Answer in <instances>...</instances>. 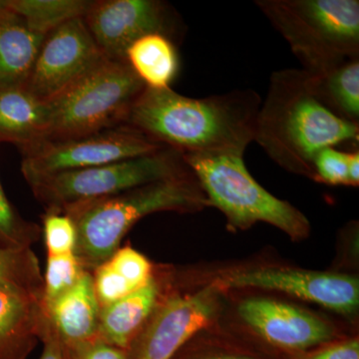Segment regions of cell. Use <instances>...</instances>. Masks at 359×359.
Listing matches in <instances>:
<instances>
[{"label":"cell","mask_w":359,"mask_h":359,"mask_svg":"<svg viewBox=\"0 0 359 359\" xmlns=\"http://www.w3.org/2000/svg\"><path fill=\"white\" fill-rule=\"evenodd\" d=\"M262 98L252 89L192 98L146 87L124 125L183 155H245L254 142Z\"/></svg>","instance_id":"6da1fadb"},{"label":"cell","mask_w":359,"mask_h":359,"mask_svg":"<svg viewBox=\"0 0 359 359\" xmlns=\"http://www.w3.org/2000/svg\"><path fill=\"white\" fill-rule=\"evenodd\" d=\"M254 141L276 164L313 178V161L321 149L358 145L359 124L340 119L318 100L311 75L276 71L257 113Z\"/></svg>","instance_id":"7a4b0ae2"},{"label":"cell","mask_w":359,"mask_h":359,"mask_svg":"<svg viewBox=\"0 0 359 359\" xmlns=\"http://www.w3.org/2000/svg\"><path fill=\"white\" fill-rule=\"evenodd\" d=\"M208 205L192 173L163 180L110 196L69 205L63 212L74 222V255L85 271H93L121 247L140 219L160 212H194Z\"/></svg>","instance_id":"3957f363"},{"label":"cell","mask_w":359,"mask_h":359,"mask_svg":"<svg viewBox=\"0 0 359 359\" xmlns=\"http://www.w3.org/2000/svg\"><path fill=\"white\" fill-rule=\"evenodd\" d=\"M302 69L318 76L359 58L358 0H257Z\"/></svg>","instance_id":"277c9868"},{"label":"cell","mask_w":359,"mask_h":359,"mask_svg":"<svg viewBox=\"0 0 359 359\" xmlns=\"http://www.w3.org/2000/svg\"><path fill=\"white\" fill-rule=\"evenodd\" d=\"M197 180L208 205L223 212L229 226L245 230L264 222L280 229L292 240L309 236L308 218L289 202L271 195L245 166L244 155H183Z\"/></svg>","instance_id":"5b68a950"},{"label":"cell","mask_w":359,"mask_h":359,"mask_svg":"<svg viewBox=\"0 0 359 359\" xmlns=\"http://www.w3.org/2000/svg\"><path fill=\"white\" fill-rule=\"evenodd\" d=\"M145 84L126 61L110 60L47 105L44 140H65L124 125Z\"/></svg>","instance_id":"8992f818"},{"label":"cell","mask_w":359,"mask_h":359,"mask_svg":"<svg viewBox=\"0 0 359 359\" xmlns=\"http://www.w3.org/2000/svg\"><path fill=\"white\" fill-rule=\"evenodd\" d=\"M190 173L183 154L166 147L102 166L23 177L45 211L61 212L78 203L102 199Z\"/></svg>","instance_id":"52a82bcc"},{"label":"cell","mask_w":359,"mask_h":359,"mask_svg":"<svg viewBox=\"0 0 359 359\" xmlns=\"http://www.w3.org/2000/svg\"><path fill=\"white\" fill-rule=\"evenodd\" d=\"M166 148L126 125L98 133L43 140L21 150V172L49 174L87 169L141 157Z\"/></svg>","instance_id":"ba28073f"},{"label":"cell","mask_w":359,"mask_h":359,"mask_svg":"<svg viewBox=\"0 0 359 359\" xmlns=\"http://www.w3.org/2000/svg\"><path fill=\"white\" fill-rule=\"evenodd\" d=\"M83 20L110 60L125 61L130 45L145 35L160 33L176 41L186 30L178 13L160 0H95Z\"/></svg>","instance_id":"9c48e42d"},{"label":"cell","mask_w":359,"mask_h":359,"mask_svg":"<svg viewBox=\"0 0 359 359\" xmlns=\"http://www.w3.org/2000/svg\"><path fill=\"white\" fill-rule=\"evenodd\" d=\"M83 18L68 21L45 36L25 88L48 104L107 60Z\"/></svg>","instance_id":"30bf717a"},{"label":"cell","mask_w":359,"mask_h":359,"mask_svg":"<svg viewBox=\"0 0 359 359\" xmlns=\"http://www.w3.org/2000/svg\"><path fill=\"white\" fill-rule=\"evenodd\" d=\"M219 290L212 283L194 294L165 297L129 347V359H173L194 335L211 323Z\"/></svg>","instance_id":"8fae6325"},{"label":"cell","mask_w":359,"mask_h":359,"mask_svg":"<svg viewBox=\"0 0 359 359\" xmlns=\"http://www.w3.org/2000/svg\"><path fill=\"white\" fill-rule=\"evenodd\" d=\"M219 289L276 290L314 302L339 313H353L359 304L358 278L287 268H257L233 271L214 282Z\"/></svg>","instance_id":"7c38bea8"},{"label":"cell","mask_w":359,"mask_h":359,"mask_svg":"<svg viewBox=\"0 0 359 359\" xmlns=\"http://www.w3.org/2000/svg\"><path fill=\"white\" fill-rule=\"evenodd\" d=\"M241 318L266 344L287 353H306L334 339V327L314 314L269 299H250L238 306Z\"/></svg>","instance_id":"4fadbf2b"},{"label":"cell","mask_w":359,"mask_h":359,"mask_svg":"<svg viewBox=\"0 0 359 359\" xmlns=\"http://www.w3.org/2000/svg\"><path fill=\"white\" fill-rule=\"evenodd\" d=\"M43 308L49 323L66 346L97 337L101 308L91 271H84L72 287Z\"/></svg>","instance_id":"5bb4252c"},{"label":"cell","mask_w":359,"mask_h":359,"mask_svg":"<svg viewBox=\"0 0 359 359\" xmlns=\"http://www.w3.org/2000/svg\"><path fill=\"white\" fill-rule=\"evenodd\" d=\"M163 301L162 283L153 275L143 287L101 309L97 337L128 351Z\"/></svg>","instance_id":"9a60e30c"},{"label":"cell","mask_w":359,"mask_h":359,"mask_svg":"<svg viewBox=\"0 0 359 359\" xmlns=\"http://www.w3.org/2000/svg\"><path fill=\"white\" fill-rule=\"evenodd\" d=\"M43 304L0 290V359H26L41 339Z\"/></svg>","instance_id":"2e32d148"},{"label":"cell","mask_w":359,"mask_h":359,"mask_svg":"<svg viewBox=\"0 0 359 359\" xmlns=\"http://www.w3.org/2000/svg\"><path fill=\"white\" fill-rule=\"evenodd\" d=\"M46 35L6 6L0 8V91L25 86Z\"/></svg>","instance_id":"e0dca14e"},{"label":"cell","mask_w":359,"mask_h":359,"mask_svg":"<svg viewBox=\"0 0 359 359\" xmlns=\"http://www.w3.org/2000/svg\"><path fill=\"white\" fill-rule=\"evenodd\" d=\"M47 129V105L25 87L0 91V143L20 150L43 141Z\"/></svg>","instance_id":"ac0fdd59"},{"label":"cell","mask_w":359,"mask_h":359,"mask_svg":"<svg viewBox=\"0 0 359 359\" xmlns=\"http://www.w3.org/2000/svg\"><path fill=\"white\" fill-rule=\"evenodd\" d=\"M125 61L147 88H170L180 70L176 43L160 33L145 35L130 45Z\"/></svg>","instance_id":"d6986e66"},{"label":"cell","mask_w":359,"mask_h":359,"mask_svg":"<svg viewBox=\"0 0 359 359\" xmlns=\"http://www.w3.org/2000/svg\"><path fill=\"white\" fill-rule=\"evenodd\" d=\"M311 80L314 94L327 110L340 119L359 124V58L318 76L311 75Z\"/></svg>","instance_id":"ffe728a7"},{"label":"cell","mask_w":359,"mask_h":359,"mask_svg":"<svg viewBox=\"0 0 359 359\" xmlns=\"http://www.w3.org/2000/svg\"><path fill=\"white\" fill-rule=\"evenodd\" d=\"M0 290L43 304V275L32 248H0Z\"/></svg>","instance_id":"44dd1931"},{"label":"cell","mask_w":359,"mask_h":359,"mask_svg":"<svg viewBox=\"0 0 359 359\" xmlns=\"http://www.w3.org/2000/svg\"><path fill=\"white\" fill-rule=\"evenodd\" d=\"M89 0H6L9 11L18 14L32 30L47 35L68 21L83 18Z\"/></svg>","instance_id":"7402d4cb"},{"label":"cell","mask_w":359,"mask_h":359,"mask_svg":"<svg viewBox=\"0 0 359 359\" xmlns=\"http://www.w3.org/2000/svg\"><path fill=\"white\" fill-rule=\"evenodd\" d=\"M42 236L41 228L20 216L7 199L0 182V245L2 248H32Z\"/></svg>","instance_id":"603a6c76"},{"label":"cell","mask_w":359,"mask_h":359,"mask_svg":"<svg viewBox=\"0 0 359 359\" xmlns=\"http://www.w3.org/2000/svg\"><path fill=\"white\" fill-rule=\"evenodd\" d=\"M84 271L74 254L47 256L43 276V306L72 287Z\"/></svg>","instance_id":"cb8c5ba5"},{"label":"cell","mask_w":359,"mask_h":359,"mask_svg":"<svg viewBox=\"0 0 359 359\" xmlns=\"http://www.w3.org/2000/svg\"><path fill=\"white\" fill-rule=\"evenodd\" d=\"M41 230L47 256L74 254L77 242L76 226L67 214L46 211Z\"/></svg>","instance_id":"d4e9b609"},{"label":"cell","mask_w":359,"mask_h":359,"mask_svg":"<svg viewBox=\"0 0 359 359\" xmlns=\"http://www.w3.org/2000/svg\"><path fill=\"white\" fill-rule=\"evenodd\" d=\"M349 151L337 147L321 149L313 161V179L330 185L351 186L348 177Z\"/></svg>","instance_id":"484cf974"},{"label":"cell","mask_w":359,"mask_h":359,"mask_svg":"<svg viewBox=\"0 0 359 359\" xmlns=\"http://www.w3.org/2000/svg\"><path fill=\"white\" fill-rule=\"evenodd\" d=\"M108 262L136 290L154 275V268L147 257L129 245L120 247Z\"/></svg>","instance_id":"4316f807"},{"label":"cell","mask_w":359,"mask_h":359,"mask_svg":"<svg viewBox=\"0 0 359 359\" xmlns=\"http://www.w3.org/2000/svg\"><path fill=\"white\" fill-rule=\"evenodd\" d=\"M92 275L94 290L101 309L119 301L122 297L136 290L108 261L92 271Z\"/></svg>","instance_id":"83f0119b"},{"label":"cell","mask_w":359,"mask_h":359,"mask_svg":"<svg viewBox=\"0 0 359 359\" xmlns=\"http://www.w3.org/2000/svg\"><path fill=\"white\" fill-rule=\"evenodd\" d=\"M69 359H129L128 351L95 339L66 346Z\"/></svg>","instance_id":"f1b7e54d"},{"label":"cell","mask_w":359,"mask_h":359,"mask_svg":"<svg viewBox=\"0 0 359 359\" xmlns=\"http://www.w3.org/2000/svg\"><path fill=\"white\" fill-rule=\"evenodd\" d=\"M297 359H359V341L358 339H353L328 346L325 344L323 348L304 353Z\"/></svg>","instance_id":"f546056e"},{"label":"cell","mask_w":359,"mask_h":359,"mask_svg":"<svg viewBox=\"0 0 359 359\" xmlns=\"http://www.w3.org/2000/svg\"><path fill=\"white\" fill-rule=\"evenodd\" d=\"M40 341L43 344V351L39 359H69L66 344L59 337L48 318L45 323Z\"/></svg>","instance_id":"4dcf8cb0"},{"label":"cell","mask_w":359,"mask_h":359,"mask_svg":"<svg viewBox=\"0 0 359 359\" xmlns=\"http://www.w3.org/2000/svg\"><path fill=\"white\" fill-rule=\"evenodd\" d=\"M348 177L351 186L359 185V151L354 149L349 151L348 155Z\"/></svg>","instance_id":"1f68e13d"},{"label":"cell","mask_w":359,"mask_h":359,"mask_svg":"<svg viewBox=\"0 0 359 359\" xmlns=\"http://www.w3.org/2000/svg\"><path fill=\"white\" fill-rule=\"evenodd\" d=\"M187 359H259L247 354H219V355L199 356Z\"/></svg>","instance_id":"d6a6232c"},{"label":"cell","mask_w":359,"mask_h":359,"mask_svg":"<svg viewBox=\"0 0 359 359\" xmlns=\"http://www.w3.org/2000/svg\"><path fill=\"white\" fill-rule=\"evenodd\" d=\"M6 6V0H0V8Z\"/></svg>","instance_id":"836d02e7"},{"label":"cell","mask_w":359,"mask_h":359,"mask_svg":"<svg viewBox=\"0 0 359 359\" xmlns=\"http://www.w3.org/2000/svg\"><path fill=\"white\" fill-rule=\"evenodd\" d=\"M0 248H2L1 245H0Z\"/></svg>","instance_id":"e575fe53"}]
</instances>
